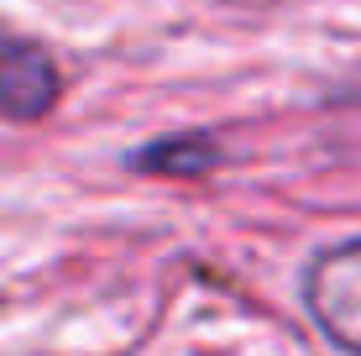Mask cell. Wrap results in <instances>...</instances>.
<instances>
[{
    "instance_id": "3957f363",
    "label": "cell",
    "mask_w": 361,
    "mask_h": 356,
    "mask_svg": "<svg viewBox=\"0 0 361 356\" xmlns=\"http://www.w3.org/2000/svg\"><path fill=\"white\" fill-rule=\"evenodd\" d=\"M215 163H220V147L204 137H163L131 157V168H142V173H178V178H199Z\"/></svg>"
},
{
    "instance_id": "7a4b0ae2",
    "label": "cell",
    "mask_w": 361,
    "mask_h": 356,
    "mask_svg": "<svg viewBox=\"0 0 361 356\" xmlns=\"http://www.w3.org/2000/svg\"><path fill=\"white\" fill-rule=\"evenodd\" d=\"M58 100V63L42 42L0 32V116L37 121Z\"/></svg>"
},
{
    "instance_id": "6da1fadb",
    "label": "cell",
    "mask_w": 361,
    "mask_h": 356,
    "mask_svg": "<svg viewBox=\"0 0 361 356\" xmlns=\"http://www.w3.org/2000/svg\"><path fill=\"white\" fill-rule=\"evenodd\" d=\"M304 304L335 346L361 356V241H341L309 262Z\"/></svg>"
}]
</instances>
